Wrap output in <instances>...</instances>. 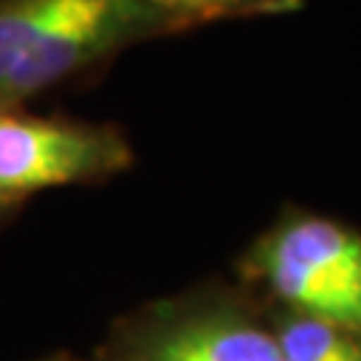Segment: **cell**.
<instances>
[{"instance_id":"7","label":"cell","mask_w":361,"mask_h":361,"mask_svg":"<svg viewBox=\"0 0 361 361\" xmlns=\"http://www.w3.org/2000/svg\"><path fill=\"white\" fill-rule=\"evenodd\" d=\"M16 214H19V212H16L13 207H8V204L0 198V228H3L6 222H11V217H16Z\"/></svg>"},{"instance_id":"1","label":"cell","mask_w":361,"mask_h":361,"mask_svg":"<svg viewBox=\"0 0 361 361\" xmlns=\"http://www.w3.org/2000/svg\"><path fill=\"white\" fill-rule=\"evenodd\" d=\"M174 32L147 0H0V107L83 86L121 51Z\"/></svg>"},{"instance_id":"8","label":"cell","mask_w":361,"mask_h":361,"mask_svg":"<svg viewBox=\"0 0 361 361\" xmlns=\"http://www.w3.org/2000/svg\"><path fill=\"white\" fill-rule=\"evenodd\" d=\"M51 361H67V359H51Z\"/></svg>"},{"instance_id":"6","label":"cell","mask_w":361,"mask_h":361,"mask_svg":"<svg viewBox=\"0 0 361 361\" xmlns=\"http://www.w3.org/2000/svg\"><path fill=\"white\" fill-rule=\"evenodd\" d=\"M147 3L169 16L182 32V30H193V27H204L222 19L289 13L302 8L305 0H147Z\"/></svg>"},{"instance_id":"5","label":"cell","mask_w":361,"mask_h":361,"mask_svg":"<svg viewBox=\"0 0 361 361\" xmlns=\"http://www.w3.org/2000/svg\"><path fill=\"white\" fill-rule=\"evenodd\" d=\"M271 329L281 361H361V335L292 310H276Z\"/></svg>"},{"instance_id":"4","label":"cell","mask_w":361,"mask_h":361,"mask_svg":"<svg viewBox=\"0 0 361 361\" xmlns=\"http://www.w3.org/2000/svg\"><path fill=\"white\" fill-rule=\"evenodd\" d=\"M107 361H281L271 322L231 289L155 302L121 326Z\"/></svg>"},{"instance_id":"2","label":"cell","mask_w":361,"mask_h":361,"mask_svg":"<svg viewBox=\"0 0 361 361\" xmlns=\"http://www.w3.org/2000/svg\"><path fill=\"white\" fill-rule=\"evenodd\" d=\"M238 273L281 310L361 335V233L345 222L286 209L241 255Z\"/></svg>"},{"instance_id":"3","label":"cell","mask_w":361,"mask_h":361,"mask_svg":"<svg viewBox=\"0 0 361 361\" xmlns=\"http://www.w3.org/2000/svg\"><path fill=\"white\" fill-rule=\"evenodd\" d=\"M134 166V147L116 123L0 107V198L16 212L54 188L102 185Z\"/></svg>"}]
</instances>
